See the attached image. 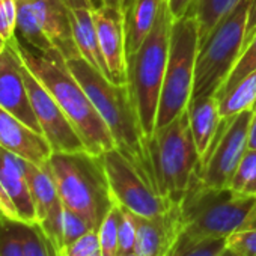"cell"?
<instances>
[{
  "instance_id": "cell-41",
  "label": "cell",
  "mask_w": 256,
  "mask_h": 256,
  "mask_svg": "<svg viewBox=\"0 0 256 256\" xmlns=\"http://www.w3.org/2000/svg\"><path fill=\"white\" fill-rule=\"evenodd\" d=\"M118 256H138L136 252H130V253H119Z\"/></svg>"
},
{
  "instance_id": "cell-15",
  "label": "cell",
  "mask_w": 256,
  "mask_h": 256,
  "mask_svg": "<svg viewBox=\"0 0 256 256\" xmlns=\"http://www.w3.org/2000/svg\"><path fill=\"white\" fill-rule=\"evenodd\" d=\"M0 146L36 166L48 163L53 152L41 133L32 130L4 107H0Z\"/></svg>"
},
{
  "instance_id": "cell-3",
  "label": "cell",
  "mask_w": 256,
  "mask_h": 256,
  "mask_svg": "<svg viewBox=\"0 0 256 256\" xmlns=\"http://www.w3.org/2000/svg\"><path fill=\"white\" fill-rule=\"evenodd\" d=\"M180 206L176 250H184L208 238H228L250 224L256 212V196L228 188L204 186L194 175Z\"/></svg>"
},
{
  "instance_id": "cell-39",
  "label": "cell",
  "mask_w": 256,
  "mask_h": 256,
  "mask_svg": "<svg viewBox=\"0 0 256 256\" xmlns=\"http://www.w3.org/2000/svg\"><path fill=\"white\" fill-rule=\"evenodd\" d=\"M218 256H240V254H238L236 252H234L230 247H228V246H226V248H224Z\"/></svg>"
},
{
  "instance_id": "cell-26",
  "label": "cell",
  "mask_w": 256,
  "mask_h": 256,
  "mask_svg": "<svg viewBox=\"0 0 256 256\" xmlns=\"http://www.w3.org/2000/svg\"><path fill=\"white\" fill-rule=\"evenodd\" d=\"M229 188L246 196H256V151L247 150L241 158Z\"/></svg>"
},
{
  "instance_id": "cell-27",
  "label": "cell",
  "mask_w": 256,
  "mask_h": 256,
  "mask_svg": "<svg viewBox=\"0 0 256 256\" xmlns=\"http://www.w3.org/2000/svg\"><path fill=\"white\" fill-rule=\"evenodd\" d=\"M254 70H256V34L250 40L248 46L242 52L241 58L238 59L236 65L234 66V70L230 71L229 77L226 78L224 84L218 89V92L216 94V96L217 98H222L223 95H226L238 82H241L246 76H248Z\"/></svg>"
},
{
  "instance_id": "cell-29",
  "label": "cell",
  "mask_w": 256,
  "mask_h": 256,
  "mask_svg": "<svg viewBox=\"0 0 256 256\" xmlns=\"http://www.w3.org/2000/svg\"><path fill=\"white\" fill-rule=\"evenodd\" d=\"M0 256H23L12 220L0 214Z\"/></svg>"
},
{
  "instance_id": "cell-25",
  "label": "cell",
  "mask_w": 256,
  "mask_h": 256,
  "mask_svg": "<svg viewBox=\"0 0 256 256\" xmlns=\"http://www.w3.org/2000/svg\"><path fill=\"white\" fill-rule=\"evenodd\" d=\"M119 220H120V205L113 204L101 220L96 232L100 240V252L102 256H118L119 254Z\"/></svg>"
},
{
  "instance_id": "cell-6",
  "label": "cell",
  "mask_w": 256,
  "mask_h": 256,
  "mask_svg": "<svg viewBox=\"0 0 256 256\" xmlns=\"http://www.w3.org/2000/svg\"><path fill=\"white\" fill-rule=\"evenodd\" d=\"M174 20L168 0H164L152 32L136 53L126 58V84L133 95L142 128L148 139L156 133Z\"/></svg>"
},
{
  "instance_id": "cell-34",
  "label": "cell",
  "mask_w": 256,
  "mask_h": 256,
  "mask_svg": "<svg viewBox=\"0 0 256 256\" xmlns=\"http://www.w3.org/2000/svg\"><path fill=\"white\" fill-rule=\"evenodd\" d=\"M17 34V0H0V35L6 41Z\"/></svg>"
},
{
  "instance_id": "cell-30",
  "label": "cell",
  "mask_w": 256,
  "mask_h": 256,
  "mask_svg": "<svg viewBox=\"0 0 256 256\" xmlns=\"http://www.w3.org/2000/svg\"><path fill=\"white\" fill-rule=\"evenodd\" d=\"M134 246H136V220H134V214L120 206L119 253L134 252Z\"/></svg>"
},
{
  "instance_id": "cell-21",
  "label": "cell",
  "mask_w": 256,
  "mask_h": 256,
  "mask_svg": "<svg viewBox=\"0 0 256 256\" xmlns=\"http://www.w3.org/2000/svg\"><path fill=\"white\" fill-rule=\"evenodd\" d=\"M256 101V70L238 82L226 95L218 98L222 119L234 118L246 110H250Z\"/></svg>"
},
{
  "instance_id": "cell-23",
  "label": "cell",
  "mask_w": 256,
  "mask_h": 256,
  "mask_svg": "<svg viewBox=\"0 0 256 256\" xmlns=\"http://www.w3.org/2000/svg\"><path fill=\"white\" fill-rule=\"evenodd\" d=\"M238 2L240 0H196L192 11L194 12L199 26V46L218 22L238 5Z\"/></svg>"
},
{
  "instance_id": "cell-32",
  "label": "cell",
  "mask_w": 256,
  "mask_h": 256,
  "mask_svg": "<svg viewBox=\"0 0 256 256\" xmlns=\"http://www.w3.org/2000/svg\"><path fill=\"white\" fill-rule=\"evenodd\" d=\"M226 246L240 256H256V228H246L226 238Z\"/></svg>"
},
{
  "instance_id": "cell-2",
  "label": "cell",
  "mask_w": 256,
  "mask_h": 256,
  "mask_svg": "<svg viewBox=\"0 0 256 256\" xmlns=\"http://www.w3.org/2000/svg\"><path fill=\"white\" fill-rule=\"evenodd\" d=\"M17 47L24 65L53 95L74 125L86 151L94 156H101L102 152L116 148L107 125L83 86L70 71L65 58L58 50L48 53L32 52L20 41Z\"/></svg>"
},
{
  "instance_id": "cell-18",
  "label": "cell",
  "mask_w": 256,
  "mask_h": 256,
  "mask_svg": "<svg viewBox=\"0 0 256 256\" xmlns=\"http://www.w3.org/2000/svg\"><path fill=\"white\" fill-rule=\"evenodd\" d=\"M187 114L196 148L199 151V156L202 157L212 144L218 130V124L222 120L218 98L216 95H211L205 98L190 100L187 106Z\"/></svg>"
},
{
  "instance_id": "cell-20",
  "label": "cell",
  "mask_w": 256,
  "mask_h": 256,
  "mask_svg": "<svg viewBox=\"0 0 256 256\" xmlns=\"http://www.w3.org/2000/svg\"><path fill=\"white\" fill-rule=\"evenodd\" d=\"M164 0H136L124 18L126 58L136 53L152 32Z\"/></svg>"
},
{
  "instance_id": "cell-33",
  "label": "cell",
  "mask_w": 256,
  "mask_h": 256,
  "mask_svg": "<svg viewBox=\"0 0 256 256\" xmlns=\"http://www.w3.org/2000/svg\"><path fill=\"white\" fill-rule=\"evenodd\" d=\"M224 248H226V238H208L184 250L175 248L172 256H218Z\"/></svg>"
},
{
  "instance_id": "cell-31",
  "label": "cell",
  "mask_w": 256,
  "mask_h": 256,
  "mask_svg": "<svg viewBox=\"0 0 256 256\" xmlns=\"http://www.w3.org/2000/svg\"><path fill=\"white\" fill-rule=\"evenodd\" d=\"M100 252V240L96 229L88 230L74 242L66 246L58 256H92Z\"/></svg>"
},
{
  "instance_id": "cell-38",
  "label": "cell",
  "mask_w": 256,
  "mask_h": 256,
  "mask_svg": "<svg viewBox=\"0 0 256 256\" xmlns=\"http://www.w3.org/2000/svg\"><path fill=\"white\" fill-rule=\"evenodd\" d=\"M134 2H136V0H124V4H122V14H124V18H125V16H126L128 12H130V10L133 8Z\"/></svg>"
},
{
  "instance_id": "cell-36",
  "label": "cell",
  "mask_w": 256,
  "mask_h": 256,
  "mask_svg": "<svg viewBox=\"0 0 256 256\" xmlns=\"http://www.w3.org/2000/svg\"><path fill=\"white\" fill-rule=\"evenodd\" d=\"M70 8H84V10H95L92 0H65Z\"/></svg>"
},
{
  "instance_id": "cell-19",
  "label": "cell",
  "mask_w": 256,
  "mask_h": 256,
  "mask_svg": "<svg viewBox=\"0 0 256 256\" xmlns=\"http://www.w3.org/2000/svg\"><path fill=\"white\" fill-rule=\"evenodd\" d=\"M94 10L84 8H71V23H72V34L80 52V56L96 71L106 76L110 80V72L102 56L98 34L94 23Z\"/></svg>"
},
{
  "instance_id": "cell-1",
  "label": "cell",
  "mask_w": 256,
  "mask_h": 256,
  "mask_svg": "<svg viewBox=\"0 0 256 256\" xmlns=\"http://www.w3.org/2000/svg\"><path fill=\"white\" fill-rule=\"evenodd\" d=\"M66 65L83 86L107 125L116 150H119L122 156L136 168L140 176L160 193L150 139L142 128V122L128 84L112 83L83 58L70 59L66 60Z\"/></svg>"
},
{
  "instance_id": "cell-16",
  "label": "cell",
  "mask_w": 256,
  "mask_h": 256,
  "mask_svg": "<svg viewBox=\"0 0 256 256\" xmlns=\"http://www.w3.org/2000/svg\"><path fill=\"white\" fill-rule=\"evenodd\" d=\"M30 2L42 32L65 60L82 58L72 34L71 8L65 0H30Z\"/></svg>"
},
{
  "instance_id": "cell-9",
  "label": "cell",
  "mask_w": 256,
  "mask_h": 256,
  "mask_svg": "<svg viewBox=\"0 0 256 256\" xmlns=\"http://www.w3.org/2000/svg\"><path fill=\"white\" fill-rule=\"evenodd\" d=\"M100 157L113 200L122 208L140 217L162 218L176 206L156 192L119 150L112 148Z\"/></svg>"
},
{
  "instance_id": "cell-35",
  "label": "cell",
  "mask_w": 256,
  "mask_h": 256,
  "mask_svg": "<svg viewBox=\"0 0 256 256\" xmlns=\"http://www.w3.org/2000/svg\"><path fill=\"white\" fill-rule=\"evenodd\" d=\"M194 2L196 0H168L174 18H180V17L186 16L192 10Z\"/></svg>"
},
{
  "instance_id": "cell-5",
  "label": "cell",
  "mask_w": 256,
  "mask_h": 256,
  "mask_svg": "<svg viewBox=\"0 0 256 256\" xmlns=\"http://www.w3.org/2000/svg\"><path fill=\"white\" fill-rule=\"evenodd\" d=\"M48 166L64 206L82 216L92 229H98L114 204L101 157L86 150L52 152Z\"/></svg>"
},
{
  "instance_id": "cell-11",
  "label": "cell",
  "mask_w": 256,
  "mask_h": 256,
  "mask_svg": "<svg viewBox=\"0 0 256 256\" xmlns=\"http://www.w3.org/2000/svg\"><path fill=\"white\" fill-rule=\"evenodd\" d=\"M23 76L28 86L32 108L41 126V133L48 142L52 151L74 152V151L86 150L82 138L78 136L77 130L70 122V119L66 118L58 101L26 65L23 68Z\"/></svg>"
},
{
  "instance_id": "cell-4",
  "label": "cell",
  "mask_w": 256,
  "mask_h": 256,
  "mask_svg": "<svg viewBox=\"0 0 256 256\" xmlns=\"http://www.w3.org/2000/svg\"><path fill=\"white\" fill-rule=\"evenodd\" d=\"M256 34V0H240L199 46L192 98L216 95Z\"/></svg>"
},
{
  "instance_id": "cell-8",
  "label": "cell",
  "mask_w": 256,
  "mask_h": 256,
  "mask_svg": "<svg viewBox=\"0 0 256 256\" xmlns=\"http://www.w3.org/2000/svg\"><path fill=\"white\" fill-rule=\"evenodd\" d=\"M199 50V26L194 12L175 18L170 34L169 59L157 112V128L170 124L187 110L192 98L194 66Z\"/></svg>"
},
{
  "instance_id": "cell-22",
  "label": "cell",
  "mask_w": 256,
  "mask_h": 256,
  "mask_svg": "<svg viewBox=\"0 0 256 256\" xmlns=\"http://www.w3.org/2000/svg\"><path fill=\"white\" fill-rule=\"evenodd\" d=\"M17 32L40 53L56 50L42 32L30 0H17Z\"/></svg>"
},
{
  "instance_id": "cell-24",
  "label": "cell",
  "mask_w": 256,
  "mask_h": 256,
  "mask_svg": "<svg viewBox=\"0 0 256 256\" xmlns=\"http://www.w3.org/2000/svg\"><path fill=\"white\" fill-rule=\"evenodd\" d=\"M18 235L23 256H56L54 248L38 223L12 220Z\"/></svg>"
},
{
  "instance_id": "cell-28",
  "label": "cell",
  "mask_w": 256,
  "mask_h": 256,
  "mask_svg": "<svg viewBox=\"0 0 256 256\" xmlns=\"http://www.w3.org/2000/svg\"><path fill=\"white\" fill-rule=\"evenodd\" d=\"M90 229L92 228L89 226V223L82 216H78L77 212H74V211L64 206L62 226H60V250H59V253L66 246L74 242L77 238H80L82 235H84Z\"/></svg>"
},
{
  "instance_id": "cell-42",
  "label": "cell",
  "mask_w": 256,
  "mask_h": 256,
  "mask_svg": "<svg viewBox=\"0 0 256 256\" xmlns=\"http://www.w3.org/2000/svg\"><path fill=\"white\" fill-rule=\"evenodd\" d=\"M250 110H252V112H253V113L256 114V101L253 102V106H252V108H250Z\"/></svg>"
},
{
  "instance_id": "cell-13",
  "label": "cell",
  "mask_w": 256,
  "mask_h": 256,
  "mask_svg": "<svg viewBox=\"0 0 256 256\" xmlns=\"http://www.w3.org/2000/svg\"><path fill=\"white\" fill-rule=\"evenodd\" d=\"M26 176L35 202L36 223L44 230L58 256L60 250V226L64 204L59 196L54 176L50 170L48 163H46L44 166H36L30 162H28Z\"/></svg>"
},
{
  "instance_id": "cell-37",
  "label": "cell",
  "mask_w": 256,
  "mask_h": 256,
  "mask_svg": "<svg viewBox=\"0 0 256 256\" xmlns=\"http://www.w3.org/2000/svg\"><path fill=\"white\" fill-rule=\"evenodd\" d=\"M248 150L256 151V114L253 113L250 128H248Z\"/></svg>"
},
{
  "instance_id": "cell-17",
  "label": "cell",
  "mask_w": 256,
  "mask_h": 256,
  "mask_svg": "<svg viewBox=\"0 0 256 256\" xmlns=\"http://www.w3.org/2000/svg\"><path fill=\"white\" fill-rule=\"evenodd\" d=\"M26 168L28 160L0 146V187L12 200L22 222L36 223V210Z\"/></svg>"
},
{
  "instance_id": "cell-7",
  "label": "cell",
  "mask_w": 256,
  "mask_h": 256,
  "mask_svg": "<svg viewBox=\"0 0 256 256\" xmlns=\"http://www.w3.org/2000/svg\"><path fill=\"white\" fill-rule=\"evenodd\" d=\"M160 193L174 205L184 199L200 162L187 110L170 124L157 128L150 139Z\"/></svg>"
},
{
  "instance_id": "cell-10",
  "label": "cell",
  "mask_w": 256,
  "mask_h": 256,
  "mask_svg": "<svg viewBox=\"0 0 256 256\" xmlns=\"http://www.w3.org/2000/svg\"><path fill=\"white\" fill-rule=\"evenodd\" d=\"M253 118L246 110L234 118L222 119L216 138L206 152L200 157L196 176L211 188H228L230 180L248 150V128Z\"/></svg>"
},
{
  "instance_id": "cell-14",
  "label": "cell",
  "mask_w": 256,
  "mask_h": 256,
  "mask_svg": "<svg viewBox=\"0 0 256 256\" xmlns=\"http://www.w3.org/2000/svg\"><path fill=\"white\" fill-rule=\"evenodd\" d=\"M92 16L100 47L110 72V82L114 84H126L128 74L124 14L118 8L101 4L94 10Z\"/></svg>"
},
{
  "instance_id": "cell-12",
  "label": "cell",
  "mask_w": 256,
  "mask_h": 256,
  "mask_svg": "<svg viewBox=\"0 0 256 256\" xmlns=\"http://www.w3.org/2000/svg\"><path fill=\"white\" fill-rule=\"evenodd\" d=\"M17 44L18 38L14 36L0 52V107L16 114L32 130L41 133V126L30 104L28 86L23 76L24 64L18 53Z\"/></svg>"
},
{
  "instance_id": "cell-40",
  "label": "cell",
  "mask_w": 256,
  "mask_h": 256,
  "mask_svg": "<svg viewBox=\"0 0 256 256\" xmlns=\"http://www.w3.org/2000/svg\"><path fill=\"white\" fill-rule=\"evenodd\" d=\"M6 42H8V41H6V40H5V38L2 36V35H0V52H2V50L5 48Z\"/></svg>"
}]
</instances>
